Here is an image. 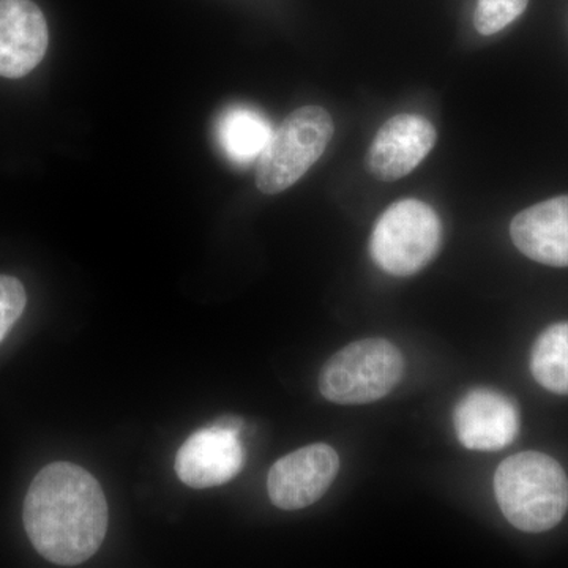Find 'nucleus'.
Listing matches in <instances>:
<instances>
[{
  "instance_id": "7",
  "label": "nucleus",
  "mask_w": 568,
  "mask_h": 568,
  "mask_svg": "<svg viewBox=\"0 0 568 568\" xmlns=\"http://www.w3.org/2000/svg\"><path fill=\"white\" fill-rule=\"evenodd\" d=\"M454 428L467 450L497 452L519 433V410L508 396L491 388H473L454 410Z\"/></svg>"
},
{
  "instance_id": "1",
  "label": "nucleus",
  "mask_w": 568,
  "mask_h": 568,
  "mask_svg": "<svg viewBox=\"0 0 568 568\" xmlns=\"http://www.w3.org/2000/svg\"><path fill=\"white\" fill-rule=\"evenodd\" d=\"M29 540L55 566L85 562L102 547L110 523L97 478L73 463H51L33 478L22 507Z\"/></svg>"
},
{
  "instance_id": "5",
  "label": "nucleus",
  "mask_w": 568,
  "mask_h": 568,
  "mask_svg": "<svg viewBox=\"0 0 568 568\" xmlns=\"http://www.w3.org/2000/svg\"><path fill=\"white\" fill-rule=\"evenodd\" d=\"M443 241V224L432 205L418 200L392 204L377 219L369 253L388 275H416L435 260Z\"/></svg>"
},
{
  "instance_id": "10",
  "label": "nucleus",
  "mask_w": 568,
  "mask_h": 568,
  "mask_svg": "<svg viewBox=\"0 0 568 568\" xmlns=\"http://www.w3.org/2000/svg\"><path fill=\"white\" fill-rule=\"evenodd\" d=\"M47 20L32 0H0V77L31 73L48 50Z\"/></svg>"
},
{
  "instance_id": "16",
  "label": "nucleus",
  "mask_w": 568,
  "mask_h": 568,
  "mask_svg": "<svg viewBox=\"0 0 568 568\" xmlns=\"http://www.w3.org/2000/svg\"><path fill=\"white\" fill-rule=\"evenodd\" d=\"M212 425L219 426V428L227 429V432L237 433L241 435L242 428H244V420L237 416H223L216 418Z\"/></svg>"
},
{
  "instance_id": "12",
  "label": "nucleus",
  "mask_w": 568,
  "mask_h": 568,
  "mask_svg": "<svg viewBox=\"0 0 568 568\" xmlns=\"http://www.w3.org/2000/svg\"><path fill=\"white\" fill-rule=\"evenodd\" d=\"M271 122L250 106H233L223 112L216 125V136L227 159L235 164L257 162L271 140Z\"/></svg>"
},
{
  "instance_id": "11",
  "label": "nucleus",
  "mask_w": 568,
  "mask_h": 568,
  "mask_svg": "<svg viewBox=\"0 0 568 568\" xmlns=\"http://www.w3.org/2000/svg\"><path fill=\"white\" fill-rule=\"evenodd\" d=\"M515 246L536 263L568 267V196L519 212L510 223Z\"/></svg>"
},
{
  "instance_id": "14",
  "label": "nucleus",
  "mask_w": 568,
  "mask_h": 568,
  "mask_svg": "<svg viewBox=\"0 0 568 568\" xmlns=\"http://www.w3.org/2000/svg\"><path fill=\"white\" fill-rule=\"evenodd\" d=\"M529 0H477L474 26L480 36H495L518 20Z\"/></svg>"
},
{
  "instance_id": "9",
  "label": "nucleus",
  "mask_w": 568,
  "mask_h": 568,
  "mask_svg": "<svg viewBox=\"0 0 568 568\" xmlns=\"http://www.w3.org/2000/svg\"><path fill=\"white\" fill-rule=\"evenodd\" d=\"M437 133L428 119L416 114H398L388 119L366 155V168L381 181H398L424 162L435 148Z\"/></svg>"
},
{
  "instance_id": "6",
  "label": "nucleus",
  "mask_w": 568,
  "mask_h": 568,
  "mask_svg": "<svg viewBox=\"0 0 568 568\" xmlns=\"http://www.w3.org/2000/svg\"><path fill=\"white\" fill-rule=\"evenodd\" d=\"M338 470L339 457L334 447L312 444L298 448L268 470V497L282 510L310 507L328 491Z\"/></svg>"
},
{
  "instance_id": "8",
  "label": "nucleus",
  "mask_w": 568,
  "mask_h": 568,
  "mask_svg": "<svg viewBox=\"0 0 568 568\" xmlns=\"http://www.w3.org/2000/svg\"><path fill=\"white\" fill-rule=\"evenodd\" d=\"M244 467V448L237 433L211 425L193 433L175 455L174 469L186 487H220Z\"/></svg>"
},
{
  "instance_id": "13",
  "label": "nucleus",
  "mask_w": 568,
  "mask_h": 568,
  "mask_svg": "<svg viewBox=\"0 0 568 568\" xmlns=\"http://www.w3.org/2000/svg\"><path fill=\"white\" fill-rule=\"evenodd\" d=\"M530 373L552 394L568 395V323L551 325L530 353Z\"/></svg>"
},
{
  "instance_id": "2",
  "label": "nucleus",
  "mask_w": 568,
  "mask_h": 568,
  "mask_svg": "<svg viewBox=\"0 0 568 568\" xmlns=\"http://www.w3.org/2000/svg\"><path fill=\"white\" fill-rule=\"evenodd\" d=\"M495 495L514 528L547 532L566 517L568 478L555 458L540 452H521L497 467Z\"/></svg>"
},
{
  "instance_id": "3",
  "label": "nucleus",
  "mask_w": 568,
  "mask_h": 568,
  "mask_svg": "<svg viewBox=\"0 0 568 568\" xmlns=\"http://www.w3.org/2000/svg\"><path fill=\"white\" fill-rule=\"evenodd\" d=\"M403 376L405 357L394 343L364 338L349 343L325 362L317 386L335 405H368L390 394Z\"/></svg>"
},
{
  "instance_id": "15",
  "label": "nucleus",
  "mask_w": 568,
  "mask_h": 568,
  "mask_svg": "<svg viewBox=\"0 0 568 568\" xmlns=\"http://www.w3.org/2000/svg\"><path fill=\"white\" fill-rule=\"evenodd\" d=\"M28 297L20 280L0 275V343L24 313Z\"/></svg>"
},
{
  "instance_id": "4",
  "label": "nucleus",
  "mask_w": 568,
  "mask_h": 568,
  "mask_svg": "<svg viewBox=\"0 0 568 568\" xmlns=\"http://www.w3.org/2000/svg\"><path fill=\"white\" fill-rule=\"evenodd\" d=\"M334 130V121L324 108L310 104L291 112L257 159V189L276 194L301 181L323 156Z\"/></svg>"
}]
</instances>
